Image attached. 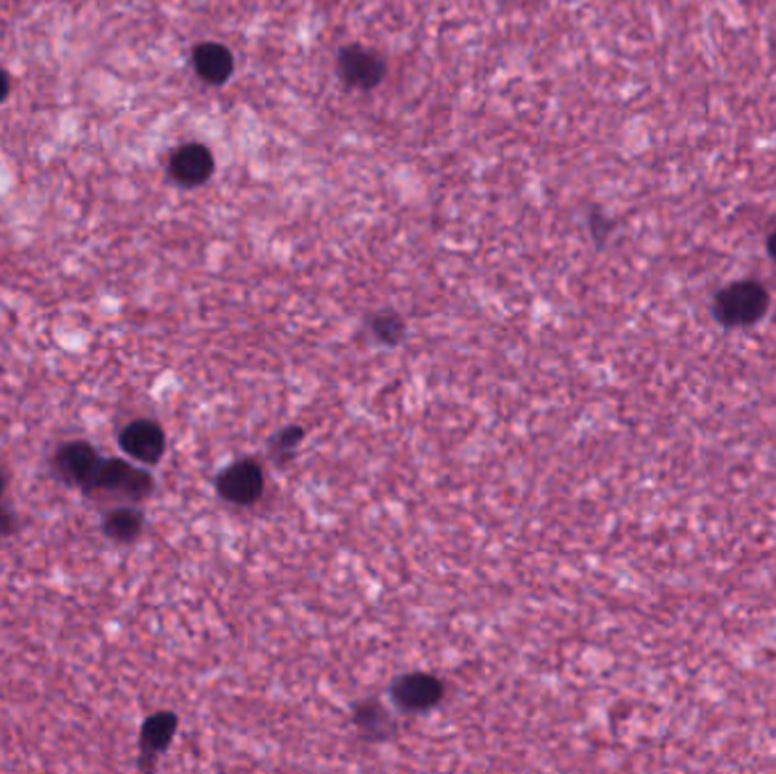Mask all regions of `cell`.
Listing matches in <instances>:
<instances>
[{"label": "cell", "instance_id": "obj_1", "mask_svg": "<svg viewBox=\"0 0 776 774\" xmlns=\"http://www.w3.org/2000/svg\"><path fill=\"white\" fill-rule=\"evenodd\" d=\"M153 475L144 468L130 465L123 459L103 461L87 491L103 493L127 502H142L153 493Z\"/></svg>", "mask_w": 776, "mask_h": 774}, {"label": "cell", "instance_id": "obj_2", "mask_svg": "<svg viewBox=\"0 0 776 774\" xmlns=\"http://www.w3.org/2000/svg\"><path fill=\"white\" fill-rule=\"evenodd\" d=\"M769 307L767 291L756 282H735L716 298V316L727 327L758 323Z\"/></svg>", "mask_w": 776, "mask_h": 774}, {"label": "cell", "instance_id": "obj_3", "mask_svg": "<svg viewBox=\"0 0 776 774\" xmlns=\"http://www.w3.org/2000/svg\"><path fill=\"white\" fill-rule=\"evenodd\" d=\"M216 489L227 502L250 507L263 495V470L255 459H239L218 475Z\"/></svg>", "mask_w": 776, "mask_h": 774}, {"label": "cell", "instance_id": "obj_4", "mask_svg": "<svg viewBox=\"0 0 776 774\" xmlns=\"http://www.w3.org/2000/svg\"><path fill=\"white\" fill-rule=\"evenodd\" d=\"M443 693L446 688L441 680L427 675V672H412V675L395 680V684L391 686L393 702L402 711H412V714L429 711L431 706L441 702Z\"/></svg>", "mask_w": 776, "mask_h": 774}, {"label": "cell", "instance_id": "obj_5", "mask_svg": "<svg viewBox=\"0 0 776 774\" xmlns=\"http://www.w3.org/2000/svg\"><path fill=\"white\" fill-rule=\"evenodd\" d=\"M100 463L103 459L98 457V452L93 450V446L85 444V441H74V444H64L55 459H53V468L55 473L66 482L74 486H82L89 489Z\"/></svg>", "mask_w": 776, "mask_h": 774}, {"label": "cell", "instance_id": "obj_6", "mask_svg": "<svg viewBox=\"0 0 776 774\" xmlns=\"http://www.w3.org/2000/svg\"><path fill=\"white\" fill-rule=\"evenodd\" d=\"M119 444L123 452L132 459H137L146 465H155L164 457L166 436L161 427L153 420H134L121 431Z\"/></svg>", "mask_w": 776, "mask_h": 774}, {"label": "cell", "instance_id": "obj_7", "mask_svg": "<svg viewBox=\"0 0 776 774\" xmlns=\"http://www.w3.org/2000/svg\"><path fill=\"white\" fill-rule=\"evenodd\" d=\"M339 74L350 87L373 89L384 78V61L370 51L346 48L339 57Z\"/></svg>", "mask_w": 776, "mask_h": 774}, {"label": "cell", "instance_id": "obj_8", "mask_svg": "<svg viewBox=\"0 0 776 774\" xmlns=\"http://www.w3.org/2000/svg\"><path fill=\"white\" fill-rule=\"evenodd\" d=\"M214 171L212 153L200 144H187L171 157V176L187 187L205 182Z\"/></svg>", "mask_w": 776, "mask_h": 774}, {"label": "cell", "instance_id": "obj_9", "mask_svg": "<svg viewBox=\"0 0 776 774\" xmlns=\"http://www.w3.org/2000/svg\"><path fill=\"white\" fill-rule=\"evenodd\" d=\"M193 64H195L198 76L212 85L225 82L234 69V59H232L229 51L221 44L198 46L193 53Z\"/></svg>", "mask_w": 776, "mask_h": 774}, {"label": "cell", "instance_id": "obj_10", "mask_svg": "<svg viewBox=\"0 0 776 774\" xmlns=\"http://www.w3.org/2000/svg\"><path fill=\"white\" fill-rule=\"evenodd\" d=\"M178 731V718L173 714H155L153 718L146 720L142 729V752L144 759H155L159 752H164Z\"/></svg>", "mask_w": 776, "mask_h": 774}, {"label": "cell", "instance_id": "obj_11", "mask_svg": "<svg viewBox=\"0 0 776 774\" xmlns=\"http://www.w3.org/2000/svg\"><path fill=\"white\" fill-rule=\"evenodd\" d=\"M105 534L116 543H130L144 529V516L132 507H119L105 516Z\"/></svg>", "mask_w": 776, "mask_h": 774}, {"label": "cell", "instance_id": "obj_12", "mask_svg": "<svg viewBox=\"0 0 776 774\" xmlns=\"http://www.w3.org/2000/svg\"><path fill=\"white\" fill-rule=\"evenodd\" d=\"M355 722L370 738H386L391 733V729H393L391 716L386 714L384 706H380L378 702L361 704L359 709H357V714H355Z\"/></svg>", "mask_w": 776, "mask_h": 774}, {"label": "cell", "instance_id": "obj_13", "mask_svg": "<svg viewBox=\"0 0 776 774\" xmlns=\"http://www.w3.org/2000/svg\"><path fill=\"white\" fill-rule=\"evenodd\" d=\"M370 325H373V332H375L378 339L382 344H389V346L400 344L404 332H407V327H404V321L397 314H393V312H382V314L373 316V323H370Z\"/></svg>", "mask_w": 776, "mask_h": 774}, {"label": "cell", "instance_id": "obj_14", "mask_svg": "<svg viewBox=\"0 0 776 774\" xmlns=\"http://www.w3.org/2000/svg\"><path fill=\"white\" fill-rule=\"evenodd\" d=\"M300 441H302V429L300 427H289V429H284V431L273 436L271 444H268V452H271V457L280 463V461L289 459L295 452Z\"/></svg>", "mask_w": 776, "mask_h": 774}, {"label": "cell", "instance_id": "obj_15", "mask_svg": "<svg viewBox=\"0 0 776 774\" xmlns=\"http://www.w3.org/2000/svg\"><path fill=\"white\" fill-rule=\"evenodd\" d=\"M10 531H14V516L8 509L0 507V534H10Z\"/></svg>", "mask_w": 776, "mask_h": 774}, {"label": "cell", "instance_id": "obj_16", "mask_svg": "<svg viewBox=\"0 0 776 774\" xmlns=\"http://www.w3.org/2000/svg\"><path fill=\"white\" fill-rule=\"evenodd\" d=\"M10 89H12V82H10V76L3 71V69H0V103H3V100L8 98V93H10Z\"/></svg>", "mask_w": 776, "mask_h": 774}, {"label": "cell", "instance_id": "obj_17", "mask_svg": "<svg viewBox=\"0 0 776 774\" xmlns=\"http://www.w3.org/2000/svg\"><path fill=\"white\" fill-rule=\"evenodd\" d=\"M769 255L776 259V232L769 237Z\"/></svg>", "mask_w": 776, "mask_h": 774}, {"label": "cell", "instance_id": "obj_18", "mask_svg": "<svg viewBox=\"0 0 776 774\" xmlns=\"http://www.w3.org/2000/svg\"><path fill=\"white\" fill-rule=\"evenodd\" d=\"M5 486H8V480H5V475H3V473H0V497H3Z\"/></svg>", "mask_w": 776, "mask_h": 774}]
</instances>
